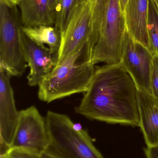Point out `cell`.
<instances>
[{
	"instance_id": "cell-10",
	"label": "cell",
	"mask_w": 158,
	"mask_h": 158,
	"mask_svg": "<svg viewBox=\"0 0 158 158\" xmlns=\"http://www.w3.org/2000/svg\"><path fill=\"white\" fill-rule=\"evenodd\" d=\"M20 39L23 55L30 68L27 77L28 84L30 86H35L39 85L44 78L53 70L56 65L57 59L49 48L32 40L22 31V28Z\"/></svg>"
},
{
	"instance_id": "cell-18",
	"label": "cell",
	"mask_w": 158,
	"mask_h": 158,
	"mask_svg": "<svg viewBox=\"0 0 158 158\" xmlns=\"http://www.w3.org/2000/svg\"><path fill=\"white\" fill-rule=\"evenodd\" d=\"M0 158H42V155L33 151L19 148H12Z\"/></svg>"
},
{
	"instance_id": "cell-5",
	"label": "cell",
	"mask_w": 158,
	"mask_h": 158,
	"mask_svg": "<svg viewBox=\"0 0 158 158\" xmlns=\"http://www.w3.org/2000/svg\"><path fill=\"white\" fill-rule=\"evenodd\" d=\"M126 30L119 0H109L98 41L93 52L95 64L98 63L114 64L121 62Z\"/></svg>"
},
{
	"instance_id": "cell-17",
	"label": "cell",
	"mask_w": 158,
	"mask_h": 158,
	"mask_svg": "<svg viewBox=\"0 0 158 158\" xmlns=\"http://www.w3.org/2000/svg\"><path fill=\"white\" fill-rule=\"evenodd\" d=\"M148 33L151 52L158 56V10L153 0H149Z\"/></svg>"
},
{
	"instance_id": "cell-24",
	"label": "cell",
	"mask_w": 158,
	"mask_h": 158,
	"mask_svg": "<svg viewBox=\"0 0 158 158\" xmlns=\"http://www.w3.org/2000/svg\"><path fill=\"white\" fill-rule=\"evenodd\" d=\"M129 0H119L122 12L124 13V10L126 5L128 3Z\"/></svg>"
},
{
	"instance_id": "cell-6",
	"label": "cell",
	"mask_w": 158,
	"mask_h": 158,
	"mask_svg": "<svg viewBox=\"0 0 158 158\" xmlns=\"http://www.w3.org/2000/svg\"><path fill=\"white\" fill-rule=\"evenodd\" d=\"M50 146L45 118L35 106L19 111V119L11 148L44 153Z\"/></svg>"
},
{
	"instance_id": "cell-2",
	"label": "cell",
	"mask_w": 158,
	"mask_h": 158,
	"mask_svg": "<svg viewBox=\"0 0 158 158\" xmlns=\"http://www.w3.org/2000/svg\"><path fill=\"white\" fill-rule=\"evenodd\" d=\"M94 46L87 43L45 76L39 84L38 97L50 103L57 99L85 93L92 81L96 69L92 61Z\"/></svg>"
},
{
	"instance_id": "cell-15",
	"label": "cell",
	"mask_w": 158,
	"mask_h": 158,
	"mask_svg": "<svg viewBox=\"0 0 158 158\" xmlns=\"http://www.w3.org/2000/svg\"><path fill=\"white\" fill-rule=\"evenodd\" d=\"M90 0H62L56 15L55 26L61 31H65L71 17L78 6Z\"/></svg>"
},
{
	"instance_id": "cell-1",
	"label": "cell",
	"mask_w": 158,
	"mask_h": 158,
	"mask_svg": "<svg viewBox=\"0 0 158 158\" xmlns=\"http://www.w3.org/2000/svg\"><path fill=\"white\" fill-rule=\"evenodd\" d=\"M75 111L92 120L139 127L138 88L121 62L96 69Z\"/></svg>"
},
{
	"instance_id": "cell-4",
	"label": "cell",
	"mask_w": 158,
	"mask_h": 158,
	"mask_svg": "<svg viewBox=\"0 0 158 158\" xmlns=\"http://www.w3.org/2000/svg\"><path fill=\"white\" fill-rule=\"evenodd\" d=\"M0 5V67L10 77H20L28 66L20 41L23 26L16 6Z\"/></svg>"
},
{
	"instance_id": "cell-16",
	"label": "cell",
	"mask_w": 158,
	"mask_h": 158,
	"mask_svg": "<svg viewBox=\"0 0 158 158\" xmlns=\"http://www.w3.org/2000/svg\"><path fill=\"white\" fill-rule=\"evenodd\" d=\"M109 0H90L92 11V38L97 43Z\"/></svg>"
},
{
	"instance_id": "cell-11",
	"label": "cell",
	"mask_w": 158,
	"mask_h": 158,
	"mask_svg": "<svg viewBox=\"0 0 158 158\" xmlns=\"http://www.w3.org/2000/svg\"><path fill=\"white\" fill-rule=\"evenodd\" d=\"M149 0H129L124 11L127 31L151 51L148 33Z\"/></svg>"
},
{
	"instance_id": "cell-23",
	"label": "cell",
	"mask_w": 158,
	"mask_h": 158,
	"mask_svg": "<svg viewBox=\"0 0 158 158\" xmlns=\"http://www.w3.org/2000/svg\"><path fill=\"white\" fill-rule=\"evenodd\" d=\"M42 158H62L49 151H47L42 154Z\"/></svg>"
},
{
	"instance_id": "cell-14",
	"label": "cell",
	"mask_w": 158,
	"mask_h": 158,
	"mask_svg": "<svg viewBox=\"0 0 158 158\" xmlns=\"http://www.w3.org/2000/svg\"><path fill=\"white\" fill-rule=\"evenodd\" d=\"M22 31L32 40L39 44H46L57 62L58 52L61 45V32L56 27L41 26L35 27H24ZM57 64V63H56Z\"/></svg>"
},
{
	"instance_id": "cell-21",
	"label": "cell",
	"mask_w": 158,
	"mask_h": 158,
	"mask_svg": "<svg viewBox=\"0 0 158 158\" xmlns=\"http://www.w3.org/2000/svg\"><path fill=\"white\" fill-rule=\"evenodd\" d=\"M62 0H48L49 3V6L50 9L52 11L55 18L56 17V15L58 11V8L60 6Z\"/></svg>"
},
{
	"instance_id": "cell-8",
	"label": "cell",
	"mask_w": 158,
	"mask_h": 158,
	"mask_svg": "<svg viewBox=\"0 0 158 158\" xmlns=\"http://www.w3.org/2000/svg\"><path fill=\"white\" fill-rule=\"evenodd\" d=\"M154 56L148 48L135 40L126 30L121 63L133 79L138 90L151 94Z\"/></svg>"
},
{
	"instance_id": "cell-13",
	"label": "cell",
	"mask_w": 158,
	"mask_h": 158,
	"mask_svg": "<svg viewBox=\"0 0 158 158\" xmlns=\"http://www.w3.org/2000/svg\"><path fill=\"white\" fill-rule=\"evenodd\" d=\"M18 5L23 27L55 25V18L50 9L48 0H20Z\"/></svg>"
},
{
	"instance_id": "cell-3",
	"label": "cell",
	"mask_w": 158,
	"mask_h": 158,
	"mask_svg": "<svg viewBox=\"0 0 158 158\" xmlns=\"http://www.w3.org/2000/svg\"><path fill=\"white\" fill-rule=\"evenodd\" d=\"M45 118L50 139L47 151L62 158H105L88 131L67 115L48 110Z\"/></svg>"
},
{
	"instance_id": "cell-12",
	"label": "cell",
	"mask_w": 158,
	"mask_h": 158,
	"mask_svg": "<svg viewBox=\"0 0 158 158\" xmlns=\"http://www.w3.org/2000/svg\"><path fill=\"white\" fill-rule=\"evenodd\" d=\"M140 111L139 127L147 147L158 145V97L138 90Z\"/></svg>"
},
{
	"instance_id": "cell-20",
	"label": "cell",
	"mask_w": 158,
	"mask_h": 158,
	"mask_svg": "<svg viewBox=\"0 0 158 158\" xmlns=\"http://www.w3.org/2000/svg\"><path fill=\"white\" fill-rule=\"evenodd\" d=\"M146 158H158V145L152 147H147L144 149Z\"/></svg>"
},
{
	"instance_id": "cell-9",
	"label": "cell",
	"mask_w": 158,
	"mask_h": 158,
	"mask_svg": "<svg viewBox=\"0 0 158 158\" xmlns=\"http://www.w3.org/2000/svg\"><path fill=\"white\" fill-rule=\"evenodd\" d=\"M10 78L0 67V158L11 149L19 119Z\"/></svg>"
},
{
	"instance_id": "cell-19",
	"label": "cell",
	"mask_w": 158,
	"mask_h": 158,
	"mask_svg": "<svg viewBox=\"0 0 158 158\" xmlns=\"http://www.w3.org/2000/svg\"><path fill=\"white\" fill-rule=\"evenodd\" d=\"M151 87L153 94L158 97V56H154L151 74Z\"/></svg>"
},
{
	"instance_id": "cell-25",
	"label": "cell",
	"mask_w": 158,
	"mask_h": 158,
	"mask_svg": "<svg viewBox=\"0 0 158 158\" xmlns=\"http://www.w3.org/2000/svg\"><path fill=\"white\" fill-rule=\"evenodd\" d=\"M153 1H154V2H155V3H156V6L158 10V0H153Z\"/></svg>"
},
{
	"instance_id": "cell-22",
	"label": "cell",
	"mask_w": 158,
	"mask_h": 158,
	"mask_svg": "<svg viewBox=\"0 0 158 158\" xmlns=\"http://www.w3.org/2000/svg\"><path fill=\"white\" fill-rule=\"evenodd\" d=\"M20 0H0V2L4 3L10 6L18 5Z\"/></svg>"
},
{
	"instance_id": "cell-7",
	"label": "cell",
	"mask_w": 158,
	"mask_h": 158,
	"mask_svg": "<svg viewBox=\"0 0 158 158\" xmlns=\"http://www.w3.org/2000/svg\"><path fill=\"white\" fill-rule=\"evenodd\" d=\"M61 36V45L55 67L61 65L87 43L95 47L96 44L92 38V11L90 1L77 7Z\"/></svg>"
}]
</instances>
